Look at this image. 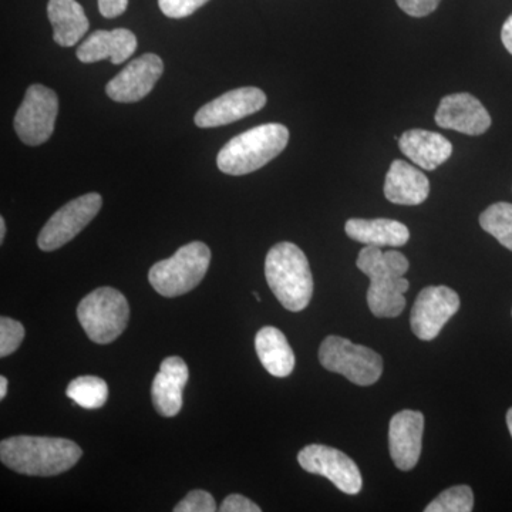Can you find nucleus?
I'll use <instances>...</instances> for the list:
<instances>
[{
	"label": "nucleus",
	"instance_id": "obj_1",
	"mask_svg": "<svg viewBox=\"0 0 512 512\" xmlns=\"http://www.w3.org/2000/svg\"><path fill=\"white\" fill-rule=\"evenodd\" d=\"M357 268L370 279L367 305L377 318H397L406 308L404 293L409 291V281L404 275L409 271V261L402 252L386 251L366 245L357 256Z\"/></svg>",
	"mask_w": 512,
	"mask_h": 512
},
{
	"label": "nucleus",
	"instance_id": "obj_2",
	"mask_svg": "<svg viewBox=\"0 0 512 512\" xmlns=\"http://www.w3.org/2000/svg\"><path fill=\"white\" fill-rule=\"evenodd\" d=\"M82 456L79 444L59 437L16 436L0 443L2 463L25 476H59L76 466Z\"/></svg>",
	"mask_w": 512,
	"mask_h": 512
},
{
	"label": "nucleus",
	"instance_id": "obj_3",
	"mask_svg": "<svg viewBox=\"0 0 512 512\" xmlns=\"http://www.w3.org/2000/svg\"><path fill=\"white\" fill-rule=\"evenodd\" d=\"M265 276L276 299L288 311L301 312L311 302V266L298 245L279 242L269 249L265 259Z\"/></svg>",
	"mask_w": 512,
	"mask_h": 512
},
{
	"label": "nucleus",
	"instance_id": "obj_4",
	"mask_svg": "<svg viewBox=\"0 0 512 512\" xmlns=\"http://www.w3.org/2000/svg\"><path fill=\"white\" fill-rule=\"evenodd\" d=\"M289 130L268 123L244 131L229 140L217 157L218 168L228 175H247L264 167L288 146Z\"/></svg>",
	"mask_w": 512,
	"mask_h": 512
},
{
	"label": "nucleus",
	"instance_id": "obj_5",
	"mask_svg": "<svg viewBox=\"0 0 512 512\" xmlns=\"http://www.w3.org/2000/svg\"><path fill=\"white\" fill-rule=\"evenodd\" d=\"M210 264V248L204 242H191L178 249L171 258L151 266L148 281L154 291L165 298H177L201 284Z\"/></svg>",
	"mask_w": 512,
	"mask_h": 512
},
{
	"label": "nucleus",
	"instance_id": "obj_6",
	"mask_svg": "<svg viewBox=\"0 0 512 512\" xmlns=\"http://www.w3.org/2000/svg\"><path fill=\"white\" fill-rule=\"evenodd\" d=\"M80 325L97 345H109L126 330L130 306L126 296L114 288H99L77 306Z\"/></svg>",
	"mask_w": 512,
	"mask_h": 512
},
{
	"label": "nucleus",
	"instance_id": "obj_7",
	"mask_svg": "<svg viewBox=\"0 0 512 512\" xmlns=\"http://www.w3.org/2000/svg\"><path fill=\"white\" fill-rule=\"evenodd\" d=\"M320 365L345 376L357 386H370L382 377L383 359L375 350L340 336H328L319 349Z\"/></svg>",
	"mask_w": 512,
	"mask_h": 512
},
{
	"label": "nucleus",
	"instance_id": "obj_8",
	"mask_svg": "<svg viewBox=\"0 0 512 512\" xmlns=\"http://www.w3.org/2000/svg\"><path fill=\"white\" fill-rule=\"evenodd\" d=\"M57 113V94L42 84H33L16 113V134L28 146L35 147L46 143L55 131Z\"/></svg>",
	"mask_w": 512,
	"mask_h": 512
},
{
	"label": "nucleus",
	"instance_id": "obj_9",
	"mask_svg": "<svg viewBox=\"0 0 512 512\" xmlns=\"http://www.w3.org/2000/svg\"><path fill=\"white\" fill-rule=\"evenodd\" d=\"M101 205H103V198L97 192H90L67 202L46 222L37 238V245L45 252L62 248L96 218Z\"/></svg>",
	"mask_w": 512,
	"mask_h": 512
},
{
	"label": "nucleus",
	"instance_id": "obj_10",
	"mask_svg": "<svg viewBox=\"0 0 512 512\" xmlns=\"http://www.w3.org/2000/svg\"><path fill=\"white\" fill-rule=\"evenodd\" d=\"M298 461L303 470L328 478L342 493L356 495L362 491L359 467L352 458L336 448L311 444L299 451Z\"/></svg>",
	"mask_w": 512,
	"mask_h": 512
},
{
	"label": "nucleus",
	"instance_id": "obj_11",
	"mask_svg": "<svg viewBox=\"0 0 512 512\" xmlns=\"http://www.w3.org/2000/svg\"><path fill=\"white\" fill-rule=\"evenodd\" d=\"M460 309V296L447 286H427L417 296L410 315L414 335L433 340Z\"/></svg>",
	"mask_w": 512,
	"mask_h": 512
},
{
	"label": "nucleus",
	"instance_id": "obj_12",
	"mask_svg": "<svg viewBox=\"0 0 512 512\" xmlns=\"http://www.w3.org/2000/svg\"><path fill=\"white\" fill-rule=\"evenodd\" d=\"M266 94L258 87H239L205 104L195 114L200 128L227 126L264 109Z\"/></svg>",
	"mask_w": 512,
	"mask_h": 512
},
{
	"label": "nucleus",
	"instance_id": "obj_13",
	"mask_svg": "<svg viewBox=\"0 0 512 512\" xmlns=\"http://www.w3.org/2000/svg\"><path fill=\"white\" fill-rule=\"evenodd\" d=\"M164 73V63L154 53L138 57L106 86L107 96L119 103H136L147 97Z\"/></svg>",
	"mask_w": 512,
	"mask_h": 512
},
{
	"label": "nucleus",
	"instance_id": "obj_14",
	"mask_svg": "<svg viewBox=\"0 0 512 512\" xmlns=\"http://www.w3.org/2000/svg\"><path fill=\"white\" fill-rule=\"evenodd\" d=\"M437 126L467 136H481L491 127V117L477 97L468 93L448 94L440 101Z\"/></svg>",
	"mask_w": 512,
	"mask_h": 512
},
{
	"label": "nucleus",
	"instance_id": "obj_15",
	"mask_svg": "<svg viewBox=\"0 0 512 512\" xmlns=\"http://www.w3.org/2000/svg\"><path fill=\"white\" fill-rule=\"evenodd\" d=\"M423 431V413L403 410V412L394 414L390 420V456L399 470H413L419 463Z\"/></svg>",
	"mask_w": 512,
	"mask_h": 512
},
{
	"label": "nucleus",
	"instance_id": "obj_16",
	"mask_svg": "<svg viewBox=\"0 0 512 512\" xmlns=\"http://www.w3.org/2000/svg\"><path fill=\"white\" fill-rule=\"evenodd\" d=\"M188 379L190 372L181 357L171 356L163 360L151 387V397L158 414L174 417L181 412L184 387Z\"/></svg>",
	"mask_w": 512,
	"mask_h": 512
},
{
	"label": "nucleus",
	"instance_id": "obj_17",
	"mask_svg": "<svg viewBox=\"0 0 512 512\" xmlns=\"http://www.w3.org/2000/svg\"><path fill=\"white\" fill-rule=\"evenodd\" d=\"M137 49V37L131 30H96L77 49V59L82 63H96L111 59L121 64L130 59Z\"/></svg>",
	"mask_w": 512,
	"mask_h": 512
},
{
	"label": "nucleus",
	"instance_id": "obj_18",
	"mask_svg": "<svg viewBox=\"0 0 512 512\" xmlns=\"http://www.w3.org/2000/svg\"><path fill=\"white\" fill-rule=\"evenodd\" d=\"M430 181L426 174L403 160H394L384 181V195L397 205L423 204L429 198Z\"/></svg>",
	"mask_w": 512,
	"mask_h": 512
},
{
	"label": "nucleus",
	"instance_id": "obj_19",
	"mask_svg": "<svg viewBox=\"0 0 512 512\" xmlns=\"http://www.w3.org/2000/svg\"><path fill=\"white\" fill-rule=\"evenodd\" d=\"M399 148L410 161L427 171L436 170L453 154V144L446 137L419 128L406 131L399 138Z\"/></svg>",
	"mask_w": 512,
	"mask_h": 512
},
{
	"label": "nucleus",
	"instance_id": "obj_20",
	"mask_svg": "<svg viewBox=\"0 0 512 512\" xmlns=\"http://www.w3.org/2000/svg\"><path fill=\"white\" fill-rule=\"evenodd\" d=\"M346 235L353 241L372 247H403L409 242L410 231L402 222L376 218V220H360L352 218L346 222Z\"/></svg>",
	"mask_w": 512,
	"mask_h": 512
},
{
	"label": "nucleus",
	"instance_id": "obj_21",
	"mask_svg": "<svg viewBox=\"0 0 512 512\" xmlns=\"http://www.w3.org/2000/svg\"><path fill=\"white\" fill-rule=\"evenodd\" d=\"M47 16L53 26V39L59 46L73 47L89 30V19L76 0H49Z\"/></svg>",
	"mask_w": 512,
	"mask_h": 512
},
{
	"label": "nucleus",
	"instance_id": "obj_22",
	"mask_svg": "<svg viewBox=\"0 0 512 512\" xmlns=\"http://www.w3.org/2000/svg\"><path fill=\"white\" fill-rule=\"evenodd\" d=\"M255 349L262 366L275 377H288L295 367V355L284 333L265 326L256 333Z\"/></svg>",
	"mask_w": 512,
	"mask_h": 512
},
{
	"label": "nucleus",
	"instance_id": "obj_23",
	"mask_svg": "<svg viewBox=\"0 0 512 512\" xmlns=\"http://www.w3.org/2000/svg\"><path fill=\"white\" fill-rule=\"evenodd\" d=\"M67 397L84 409H100L109 399V386L96 376H80L70 382Z\"/></svg>",
	"mask_w": 512,
	"mask_h": 512
},
{
	"label": "nucleus",
	"instance_id": "obj_24",
	"mask_svg": "<svg viewBox=\"0 0 512 512\" xmlns=\"http://www.w3.org/2000/svg\"><path fill=\"white\" fill-rule=\"evenodd\" d=\"M480 225L503 247L512 251V204L497 202L480 215Z\"/></svg>",
	"mask_w": 512,
	"mask_h": 512
},
{
	"label": "nucleus",
	"instance_id": "obj_25",
	"mask_svg": "<svg viewBox=\"0 0 512 512\" xmlns=\"http://www.w3.org/2000/svg\"><path fill=\"white\" fill-rule=\"evenodd\" d=\"M474 508V494L468 485H456L443 491L424 511L426 512H470Z\"/></svg>",
	"mask_w": 512,
	"mask_h": 512
},
{
	"label": "nucleus",
	"instance_id": "obj_26",
	"mask_svg": "<svg viewBox=\"0 0 512 512\" xmlns=\"http://www.w3.org/2000/svg\"><path fill=\"white\" fill-rule=\"evenodd\" d=\"M25 339V328L18 320L0 318V357H6L15 353Z\"/></svg>",
	"mask_w": 512,
	"mask_h": 512
},
{
	"label": "nucleus",
	"instance_id": "obj_27",
	"mask_svg": "<svg viewBox=\"0 0 512 512\" xmlns=\"http://www.w3.org/2000/svg\"><path fill=\"white\" fill-rule=\"evenodd\" d=\"M217 510L214 497L204 490L191 491L174 507L175 512H215Z\"/></svg>",
	"mask_w": 512,
	"mask_h": 512
},
{
	"label": "nucleus",
	"instance_id": "obj_28",
	"mask_svg": "<svg viewBox=\"0 0 512 512\" xmlns=\"http://www.w3.org/2000/svg\"><path fill=\"white\" fill-rule=\"evenodd\" d=\"M208 2L210 0H158V6L167 18L183 19L197 12Z\"/></svg>",
	"mask_w": 512,
	"mask_h": 512
},
{
	"label": "nucleus",
	"instance_id": "obj_29",
	"mask_svg": "<svg viewBox=\"0 0 512 512\" xmlns=\"http://www.w3.org/2000/svg\"><path fill=\"white\" fill-rule=\"evenodd\" d=\"M399 8L413 18H424L439 8L441 0H396Z\"/></svg>",
	"mask_w": 512,
	"mask_h": 512
},
{
	"label": "nucleus",
	"instance_id": "obj_30",
	"mask_svg": "<svg viewBox=\"0 0 512 512\" xmlns=\"http://www.w3.org/2000/svg\"><path fill=\"white\" fill-rule=\"evenodd\" d=\"M221 512H261V507L254 501L244 497L241 494H231L222 501V505L218 508Z\"/></svg>",
	"mask_w": 512,
	"mask_h": 512
},
{
	"label": "nucleus",
	"instance_id": "obj_31",
	"mask_svg": "<svg viewBox=\"0 0 512 512\" xmlns=\"http://www.w3.org/2000/svg\"><path fill=\"white\" fill-rule=\"evenodd\" d=\"M128 8V0H99L101 15L107 19L119 18Z\"/></svg>",
	"mask_w": 512,
	"mask_h": 512
},
{
	"label": "nucleus",
	"instance_id": "obj_32",
	"mask_svg": "<svg viewBox=\"0 0 512 512\" xmlns=\"http://www.w3.org/2000/svg\"><path fill=\"white\" fill-rule=\"evenodd\" d=\"M501 40H503L505 49L512 55V15L505 20L503 30H501Z\"/></svg>",
	"mask_w": 512,
	"mask_h": 512
},
{
	"label": "nucleus",
	"instance_id": "obj_33",
	"mask_svg": "<svg viewBox=\"0 0 512 512\" xmlns=\"http://www.w3.org/2000/svg\"><path fill=\"white\" fill-rule=\"evenodd\" d=\"M8 393V379L5 376L0 377V399H5Z\"/></svg>",
	"mask_w": 512,
	"mask_h": 512
},
{
	"label": "nucleus",
	"instance_id": "obj_34",
	"mask_svg": "<svg viewBox=\"0 0 512 512\" xmlns=\"http://www.w3.org/2000/svg\"><path fill=\"white\" fill-rule=\"evenodd\" d=\"M5 235H6V222H5V218L0 217V242L5 241Z\"/></svg>",
	"mask_w": 512,
	"mask_h": 512
},
{
	"label": "nucleus",
	"instance_id": "obj_35",
	"mask_svg": "<svg viewBox=\"0 0 512 512\" xmlns=\"http://www.w3.org/2000/svg\"><path fill=\"white\" fill-rule=\"evenodd\" d=\"M507 426H508V430H510V434L512 437V407L510 410H508V413H507Z\"/></svg>",
	"mask_w": 512,
	"mask_h": 512
}]
</instances>
